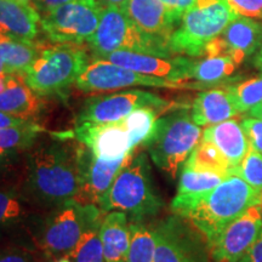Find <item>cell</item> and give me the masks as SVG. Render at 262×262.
<instances>
[{"label": "cell", "instance_id": "1", "mask_svg": "<svg viewBox=\"0 0 262 262\" xmlns=\"http://www.w3.org/2000/svg\"><path fill=\"white\" fill-rule=\"evenodd\" d=\"M80 142L73 145L57 139L40 143L29 152L26 189L33 201L55 208L77 198L80 182Z\"/></svg>", "mask_w": 262, "mask_h": 262}, {"label": "cell", "instance_id": "2", "mask_svg": "<svg viewBox=\"0 0 262 262\" xmlns=\"http://www.w3.org/2000/svg\"><path fill=\"white\" fill-rule=\"evenodd\" d=\"M97 205L103 212H129L134 220L155 216L162 210L164 202L153 182L145 152L131 156Z\"/></svg>", "mask_w": 262, "mask_h": 262}, {"label": "cell", "instance_id": "3", "mask_svg": "<svg viewBox=\"0 0 262 262\" xmlns=\"http://www.w3.org/2000/svg\"><path fill=\"white\" fill-rule=\"evenodd\" d=\"M260 201L261 192L231 172L192 209L186 220L204 235L209 247L229 224Z\"/></svg>", "mask_w": 262, "mask_h": 262}, {"label": "cell", "instance_id": "4", "mask_svg": "<svg viewBox=\"0 0 262 262\" xmlns=\"http://www.w3.org/2000/svg\"><path fill=\"white\" fill-rule=\"evenodd\" d=\"M202 136L201 126L193 122L188 108L182 106L158 118L152 136L143 147L153 163L175 179Z\"/></svg>", "mask_w": 262, "mask_h": 262}, {"label": "cell", "instance_id": "5", "mask_svg": "<svg viewBox=\"0 0 262 262\" xmlns=\"http://www.w3.org/2000/svg\"><path fill=\"white\" fill-rule=\"evenodd\" d=\"M88 45L96 58H103L114 51H133L160 57L176 56L170 50L169 40L142 31L119 5L104 6L98 27Z\"/></svg>", "mask_w": 262, "mask_h": 262}, {"label": "cell", "instance_id": "6", "mask_svg": "<svg viewBox=\"0 0 262 262\" xmlns=\"http://www.w3.org/2000/svg\"><path fill=\"white\" fill-rule=\"evenodd\" d=\"M89 62L86 51L80 45L45 44L22 75L34 93L42 97L52 96L74 84Z\"/></svg>", "mask_w": 262, "mask_h": 262}, {"label": "cell", "instance_id": "7", "mask_svg": "<svg viewBox=\"0 0 262 262\" xmlns=\"http://www.w3.org/2000/svg\"><path fill=\"white\" fill-rule=\"evenodd\" d=\"M237 15L226 0H195L169 39L172 55L202 57L209 41L221 34Z\"/></svg>", "mask_w": 262, "mask_h": 262}, {"label": "cell", "instance_id": "8", "mask_svg": "<svg viewBox=\"0 0 262 262\" xmlns=\"http://www.w3.org/2000/svg\"><path fill=\"white\" fill-rule=\"evenodd\" d=\"M103 211L96 204L75 199L55 206L39 231L38 247L50 256L68 255L86 229L101 224Z\"/></svg>", "mask_w": 262, "mask_h": 262}, {"label": "cell", "instance_id": "9", "mask_svg": "<svg viewBox=\"0 0 262 262\" xmlns=\"http://www.w3.org/2000/svg\"><path fill=\"white\" fill-rule=\"evenodd\" d=\"M103 9L98 0H74L44 12L41 29L55 44H88L96 32Z\"/></svg>", "mask_w": 262, "mask_h": 262}, {"label": "cell", "instance_id": "10", "mask_svg": "<svg viewBox=\"0 0 262 262\" xmlns=\"http://www.w3.org/2000/svg\"><path fill=\"white\" fill-rule=\"evenodd\" d=\"M155 262H211L208 243L201 232L181 216H169L155 227Z\"/></svg>", "mask_w": 262, "mask_h": 262}, {"label": "cell", "instance_id": "11", "mask_svg": "<svg viewBox=\"0 0 262 262\" xmlns=\"http://www.w3.org/2000/svg\"><path fill=\"white\" fill-rule=\"evenodd\" d=\"M75 85L78 89L85 93H101V91L120 90L135 86L203 90L202 84H199L198 81L175 83L163 78L127 70L104 58H96L93 62H89L83 73L75 81Z\"/></svg>", "mask_w": 262, "mask_h": 262}, {"label": "cell", "instance_id": "12", "mask_svg": "<svg viewBox=\"0 0 262 262\" xmlns=\"http://www.w3.org/2000/svg\"><path fill=\"white\" fill-rule=\"evenodd\" d=\"M141 107H153L160 112L182 107L158 95L142 90H127L88 98L77 118L79 123H117Z\"/></svg>", "mask_w": 262, "mask_h": 262}, {"label": "cell", "instance_id": "13", "mask_svg": "<svg viewBox=\"0 0 262 262\" xmlns=\"http://www.w3.org/2000/svg\"><path fill=\"white\" fill-rule=\"evenodd\" d=\"M262 235V211L253 205L209 244L211 262H237Z\"/></svg>", "mask_w": 262, "mask_h": 262}, {"label": "cell", "instance_id": "14", "mask_svg": "<svg viewBox=\"0 0 262 262\" xmlns=\"http://www.w3.org/2000/svg\"><path fill=\"white\" fill-rule=\"evenodd\" d=\"M134 153L135 150L124 158L107 160L98 158L81 143L79 192L75 201L83 204L97 205V202L110 189L118 173Z\"/></svg>", "mask_w": 262, "mask_h": 262}, {"label": "cell", "instance_id": "15", "mask_svg": "<svg viewBox=\"0 0 262 262\" xmlns=\"http://www.w3.org/2000/svg\"><path fill=\"white\" fill-rule=\"evenodd\" d=\"M103 58L127 70L163 78L175 83H185L191 80L192 68L194 64V60L182 55L160 57L133 51H114L106 55Z\"/></svg>", "mask_w": 262, "mask_h": 262}, {"label": "cell", "instance_id": "16", "mask_svg": "<svg viewBox=\"0 0 262 262\" xmlns=\"http://www.w3.org/2000/svg\"><path fill=\"white\" fill-rule=\"evenodd\" d=\"M73 136L98 158L120 159L134 152L130 134L123 122L79 123L75 126Z\"/></svg>", "mask_w": 262, "mask_h": 262}, {"label": "cell", "instance_id": "17", "mask_svg": "<svg viewBox=\"0 0 262 262\" xmlns=\"http://www.w3.org/2000/svg\"><path fill=\"white\" fill-rule=\"evenodd\" d=\"M262 45V24L254 18L237 16L219 37L209 42L211 56H231L241 64Z\"/></svg>", "mask_w": 262, "mask_h": 262}, {"label": "cell", "instance_id": "18", "mask_svg": "<svg viewBox=\"0 0 262 262\" xmlns=\"http://www.w3.org/2000/svg\"><path fill=\"white\" fill-rule=\"evenodd\" d=\"M225 178L226 176L219 173L194 171L183 166L179 180L178 192L170 205L171 211L175 215L186 219L192 209L216 186L220 185Z\"/></svg>", "mask_w": 262, "mask_h": 262}, {"label": "cell", "instance_id": "19", "mask_svg": "<svg viewBox=\"0 0 262 262\" xmlns=\"http://www.w3.org/2000/svg\"><path fill=\"white\" fill-rule=\"evenodd\" d=\"M122 8L142 31L166 40L179 26L160 0H125Z\"/></svg>", "mask_w": 262, "mask_h": 262}, {"label": "cell", "instance_id": "20", "mask_svg": "<svg viewBox=\"0 0 262 262\" xmlns=\"http://www.w3.org/2000/svg\"><path fill=\"white\" fill-rule=\"evenodd\" d=\"M41 29V17L33 4L21 0H0V32L35 41Z\"/></svg>", "mask_w": 262, "mask_h": 262}, {"label": "cell", "instance_id": "21", "mask_svg": "<svg viewBox=\"0 0 262 262\" xmlns=\"http://www.w3.org/2000/svg\"><path fill=\"white\" fill-rule=\"evenodd\" d=\"M42 96L28 86L22 74H10L6 89L0 93V111L22 119L35 120L45 108Z\"/></svg>", "mask_w": 262, "mask_h": 262}, {"label": "cell", "instance_id": "22", "mask_svg": "<svg viewBox=\"0 0 262 262\" xmlns=\"http://www.w3.org/2000/svg\"><path fill=\"white\" fill-rule=\"evenodd\" d=\"M191 116L196 125L208 127L238 117L239 112L227 88H214L196 95L191 108Z\"/></svg>", "mask_w": 262, "mask_h": 262}, {"label": "cell", "instance_id": "23", "mask_svg": "<svg viewBox=\"0 0 262 262\" xmlns=\"http://www.w3.org/2000/svg\"><path fill=\"white\" fill-rule=\"evenodd\" d=\"M202 140L214 143L228 160L232 169L241 164L250 147L243 126L235 119L208 126L203 133Z\"/></svg>", "mask_w": 262, "mask_h": 262}, {"label": "cell", "instance_id": "24", "mask_svg": "<svg viewBox=\"0 0 262 262\" xmlns=\"http://www.w3.org/2000/svg\"><path fill=\"white\" fill-rule=\"evenodd\" d=\"M106 262H127L130 244V220L124 211H110L100 227Z\"/></svg>", "mask_w": 262, "mask_h": 262}, {"label": "cell", "instance_id": "25", "mask_svg": "<svg viewBox=\"0 0 262 262\" xmlns=\"http://www.w3.org/2000/svg\"><path fill=\"white\" fill-rule=\"evenodd\" d=\"M41 41H31L0 32V61L10 74H24L38 57Z\"/></svg>", "mask_w": 262, "mask_h": 262}, {"label": "cell", "instance_id": "26", "mask_svg": "<svg viewBox=\"0 0 262 262\" xmlns=\"http://www.w3.org/2000/svg\"><path fill=\"white\" fill-rule=\"evenodd\" d=\"M238 63L231 56L204 57L194 61L191 79L204 85L206 89H214L217 85L228 83L237 71Z\"/></svg>", "mask_w": 262, "mask_h": 262}, {"label": "cell", "instance_id": "27", "mask_svg": "<svg viewBox=\"0 0 262 262\" xmlns=\"http://www.w3.org/2000/svg\"><path fill=\"white\" fill-rule=\"evenodd\" d=\"M183 166L194 171L214 172L222 176H227L232 171L228 160L221 150L205 140H201Z\"/></svg>", "mask_w": 262, "mask_h": 262}, {"label": "cell", "instance_id": "28", "mask_svg": "<svg viewBox=\"0 0 262 262\" xmlns=\"http://www.w3.org/2000/svg\"><path fill=\"white\" fill-rule=\"evenodd\" d=\"M156 235L153 227L142 224V220H130V244L127 262H155Z\"/></svg>", "mask_w": 262, "mask_h": 262}, {"label": "cell", "instance_id": "29", "mask_svg": "<svg viewBox=\"0 0 262 262\" xmlns=\"http://www.w3.org/2000/svg\"><path fill=\"white\" fill-rule=\"evenodd\" d=\"M159 113L160 111L153 107H141L122 120L130 134L131 146L134 150H136L139 146H145L147 141L150 139Z\"/></svg>", "mask_w": 262, "mask_h": 262}, {"label": "cell", "instance_id": "30", "mask_svg": "<svg viewBox=\"0 0 262 262\" xmlns=\"http://www.w3.org/2000/svg\"><path fill=\"white\" fill-rule=\"evenodd\" d=\"M45 133V129L33 120L25 125L0 129V148L21 150L33 148L38 137Z\"/></svg>", "mask_w": 262, "mask_h": 262}, {"label": "cell", "instance_id": "31", "mask_svg": "<svg viewBox=\"0 0 262 262\" xmlns=\"http://www.w3.org/2000/svg\"><path fill=\"white\" fill-rule=\"evenodd\" d=\"M227 90L239 114L249 113L262 103V74L242 83L228 85Z\"/></svg>", "mask_w": 262, "mask_h": 262}, {"label": "cell", "instance_id": "32", "mask_svg": "<svg viewBox=\"0 0 262 262\" xmlns=\"http://www.w3.org/2000/svg\"><path fill=\"white\" fill-rule=\"evenodd\" d=\"M101 224L84 232L75 247L67 255L73 262H106L100 235Z\"/></svg>", "mask_w": 262, "mask_h": 262}, {"label": "cell", "instance_id": "33", "mask_svg": "<svg viewBox=\"0 0 262 262\" xmlns=\"http://www.w3.org/2000/svg\"><path fill=\"white\" fill-rule=\"evenodd\" d=\"M231 172L243 179L256 191L262 192V155L253 147H249L243 160Z\"/></svg>", "mask_w": 262, "mask_h": 262}, {"label": "cell", "instance_id": "34", "mask_svg": "<svg viewBox=\"0 0 262 262\" xmlns=\"http://www.w3.org/2000/svg\"><path fill=\"white\" fill-rule=\"evenodd\" d=\"M25 215L21 196L14 191H0V227L14 225Z\"/></svg>", "mask_w": 262, "mask_h": 262}, {"label": "cell", "instance_id": "35", "mask_svg": "<svg viewBox=\"0 0 262 262\" xmlns=\"http://www.w3.org/2000/svg\"><path fill=\"white\" fill-rule=\"evenodd\" d=\"M237 16L262 19V0H226Z\"/></svg>", "mask_w": 262, "mask_h": 262}, {"label": "cell", "instance_id": "36", "mask_svg": "<svg viewBox=\"0 0 262 262\" xmlns=\"http://www.w3.org/2000/svg\"><path fill=\"white\" fill-rule=\"evenodd\" d=\"M242 126L248 137L249 145L262 155V119L247 116L242 120Z\"/></svg>", "mask_w": 262, "mask_h": 262}, {"label": "cell", "instance_id": "37", "mask_svg": "<svg viewBox=\"0 0 262 262\" xmlns=\"http://www.w3.org/2000/svg\"><path fill=\"white\" fill-rule=\"evenodd\" d=\"M165 8L168 9L170 15L172 16V18L178 22V25L181 21L182 16L185 15V12L194 4L195 0H160Z\"/></svg>", "mask_w": 262, "mask_h": 262}, {"label": "cell", "instance_id": "38", "mask_svg": "<svg viewBox=\"0 0 262 262\" xmlns=\"http://www.w3.org/2000/svg\"><path fill=\"white\" fill-rule=\"evenodd\" d=\"M237 262H262V235Z\"/></svg>", "mask_w": 262, "mask_h": 262}, {"label": "cell", "instance_id": "39", "mask_svg": "<svg viewBox=\"0 0 262 262\" xmlns=\"http://www.w3.org/2000/svg\"><path fill=\"white\" fill-rule=\"evenodd\" d=\"M29 122H33V120L22 119V118L11 116V114H8V113L2 112V111H0V129L25 125V124H27Z\"/></svg>", "mask_w": 262, "mask_h": 262}, {"label": "cell", "instance_id": "40", "mask_svg": "<svg viewBox=\"0 0 262 262\" xmlns=\"http://www.w3.org/2000/svg\"><path fill=\"white\" fill-rule=\"evenodd\" d=\"M74 2V0H34L33 5L38 11L48 12L52 9H56L58 6L67 4V3Z\"/></svg>", "mask_w": 262, "mask_h": 262}, {"label": "cell", "instance_id": "41", "mask_svg": "<svg viewBox=\"0 0 262 262\" xmlns=\"http://www.w3.org/2000/svg\"><path fill=\"white\" fill-rule=\"evenodd\" d=\"M0 262H28V257L24 251L5 250L0 253Z\"/></svg>", "mask_w": 262, "mask_h": 262}, {"label": "cell", "instance_id": "42", "mask_svg": "<svg viewBox=\"0 0 262 262\" xmlns=\"http://www.w3.org/2000/svg\"><path fill=\"white\" fill-rule=\"evenodd\" d=\"M16 155H17L16 150L0 148V169L5 168L8 164L11 163V160L15 158Z\"/></svg>", "mask_w": 262, "mask_h": 262}, {"label": "cell", "instance_id": "43", "mask_svg": "<svg viewBox=\"0 0 262 262\" xmlns=\"http://www.w3.org/2000/svg\"><path fill=\"white\" fill-rule=\"evenodd\" d=\"M248 116L254 117V118H258V119H262V103L257 104L256 107H254L250 112L248 113Z\"/></svg>", "mask_w": 262, "mask_h": 262}, {"label": "cell", "instance_id": "44", "mask_svg": "<svg viewBox=\"0 0 262 262\" xmlns=\"http://www.w3.org/2000/svg\"><path fill=\"white\" fill-rule=\"evenodd\" d=\"M103 6H110V5H119L122 6L125 0H98Z\"/></svg>", "mask_w": 262, "mask_h": 262}, {"label": "cell", "instance_id": "45", "mask_svg": "<svg viewBox=\"0 0 262 262\" xmlns=\"http://www.w3.org/2000/svg\"><path fill=\"white\" fill-rule=\"evenodd\" d=\"M9 77H10V74L0 75V93H3V91L6 89V86H8Z\"/></svg>", "mask_w": 262, "mask_h": 262}, {"label": "cell", "instance_id": "46", "mask_svg": "<svg viewBox=\"0 0 262 262\" xmlns=\"http://www.w3.org/2000/svg\"><path fill=\"white\" fill-rule=\"evenodd\" d=\"M254 63H255V67H256L257 70H260L262 72V45H261V48H260V51H258L257 56L255 57Z\"/></svg>", "mask_w": 262, "mask_h": 262}, {"label": "cell", "instance_id": "47", "mask_svg": "<svg viewBox=\"0 0 262 262\" xmlns=\"http://www.w3.org/2000/svg\"><path fill=\"white\" fill-rule=\"evenodd\" d=\"M5 74H10L8 70H6V67L4 66V63H3L2 61H0V75H5Z\"/></svg>", "mask_w": 262, "mask_h": 262}, {"label": "cell", "instance_id": "48", "mask_svg": "<svg viewBox=\"0 0 262 262\" xmlns=\"http://www.w3.org/2000/svg\"><path fill=\"white\" fill-rule=\"evenodd\" d=\"M57 262H73V261H72L71 258L68 257V256H63V257H61L60 260H58Z\"/></svg>", "mask_w": 262, "mask_h": 262}, {"label": "cell", "instance_id": "49", "mask_svg": "<svg viewBox=\"0 0 262 262\" xmlns=\"http://www.w3.org/2000/svg\"><path fill=\"white\" fill-rule=\"evenodd\" d=\"M21 2L28 3V4H33V2H34V0H21Z\"/></svg>", "mask_w": 262, "mask_h": 262}, {"label": "cell", "instance_id": "50", "mask_svg": "<svg viewBox=\"0 0 262 262\" xmlns=\"http://www.w3.org/2000/svg\"><path fill=\"white\" fill-rule=\"evenodd\" d=\"M258 206H260V209L262 211V192H261V201H260V204H258Z\"/></svg>", "mask_w": 262, "mask_h": 262}]
</instances>
